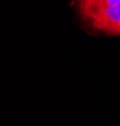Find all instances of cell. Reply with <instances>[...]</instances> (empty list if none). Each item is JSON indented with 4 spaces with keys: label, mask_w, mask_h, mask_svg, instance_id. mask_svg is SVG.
I'll use <instances>...</instances> for the list:
<instances>
[{
    "label": "cell",
    "mask_w": 120,
    "mask_h": 126,
    "mask_svg": "<svg viewBox=\"0 0 120 126\" xmlns=\"http://www.w3.org/2000/svg\"><path fill=\"white\" fill-rule=\"evenodd\" d=\"M76 13L90 32L120 37V0H76Z\"/></svg>",
    "instance_id": "1"
}]
</instances>
